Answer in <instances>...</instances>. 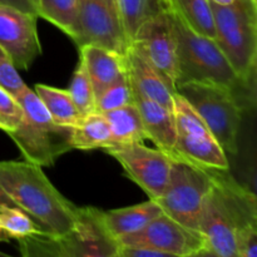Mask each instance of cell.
Listing matches in <instances>:
<instances>
[{
  "mask_svg": "<svg viewBox=\"0 0 257 257\" xmlns=\"http://www.w3.org/2000/svg\"><path fill=\"white\" fill-rule=\"evenodd\" d=\"M37 15L0 3V47L17 69H29L42 54Z\"/></svg>",
  "mask_w": 257,
  "mask_h": 257,
  "instance_id": "obj_13",
  "label": "cell"
},
{
  "mask_svg": "<svg viewBox=\"0 0 257 257\" xmlns=\"http://www.w3.org/2000/svg\"><path fill=\"white\" fill-rule=\"evenodd\" d=\"M135 103L133 88L127 72L118 78L115 82L108 85L102 93L95 97V112L107 113L117 108Z\"/></svg>",
  "mask_w": 257,
  "mask_h": 257,
  "instance_id": "obj_26",
  "label": "cell"
},
{
  "mask_svg": "<svg viewBox=\"0 0 257 257\" xmlns=\"http://www.w3.org/2000/svg\"><path fill=\"white\" fill-rule=\"evenodd\" d=\"M79 57L84 60L95 97L127 72L124 54L114 50L83 45L79 47Z\"/></svg>",
  "mask_w": 257,
  "mask_h": 257,
  "instance_id": "obj_17",
  "label": "cell"
},
{
  "mask_svg": "<svg viewBox=\"0 0 257 257\" xmlns=\"http://www.w3.org/2000/svg\"><path fill=\"white\" fill-rule=\"evenodd\" d=\"M177 39V87L198 82L221 87L232 93L243 110L255 105V85L241 79L217 43L193 32L168 8Z\"/></svg>",
  "mask_w": 257,
  "mask_h": 257,
  "instance_id": "obj_3",
  "label": "cell"
},
{
  "mask_svg": "<svg viewBox=\"0 0 257 257\" xmlns=\"http://www.w3.org/2000/svg\"><path fill=\"white\" fill-rule=\"evenodd\" d=\"M124 58L133 92L172 110L176 92L163 79L162 75L132 45H128Z\"/></svg>",
  "mask_w": 257,
  "mask_h": 257,
  "instance_id": "obj_15",
  "label": "cell"
},
{
  "mask_svg": "<svg viewBox=\"0 0 257 257\" xmlns=\"http://www.w3.org/2000/svg\"><path fill=\"white\" fill-rule=\"evenodd\" d=\"M18 241H19L22 257H44L42 255V252L38 250L35 243L33 242L30 236H28V237H24V238H20V240Z\"/></svg>",
  "mask_w": 257,
  "mask_h": 257,
  "instance_id": "obj_32",
  "label": "cell"
},
{
  "mask_svg": "<svg viewBox=\"0 0 257 257\" xmlns=\"http://www.w3.org/2000/svg\"><path fill=\"white\" fill-rule=\"evenodd\" d=\"M211 186L201 213L206 247L221 257H240L238 240L257 230V198L228 171L210 170Z\"/></svg>",
  "mask_w": 257,
  "mask_h": 257,
  "instance_id": "obj_1",
  "label": "cell"
},
{
  "mask_svg": "<svg viewBox=\"0 0 257 257\" xmlns=\"http://www.w3.org/2000/svg\"><path fill=\"white\" fill-rule=\"evenodd\" d=\"M103 115L109 124L115 145L143 143L147 140L140 110L135 103L103 113Z\"/></svg>",
  "mask_w": 257,
  "mask_h": 257,
  "instance_id": "obj_21",
  "label": "cell"
},
{
  "mask_svg": "<svg viewBox=\"0 0 257 257\" xmlns=\"http://www.w3.org/2000/svg\"><path fill=\"white\" fill-rule=\"evenodd\" d=\"M7 208H19L15 205L14 201L0 188V211L7 210Z\"/></svg>",
  "mask_w": 257,
  "mask_h": 257,
  "instance_id": "obj_34",
  "label": "cell"
},
{
  "mask_svg": "<svg viewBox=\"0 0 257 257\" xmlns=\"http://www.w3.org/2000/svg\"><path fill=\"white\" fill-rule=\"evenodd\" d=\"M35 15L52 23L74 43L79 38L80 0H34Z\"/></svg>",
  "mask_w": 257,
  "mask_h": 257,
  "instance_id": "obj_19",
  "label": "cell"
},
{
  "mask_svg": "<svg viewBox=\"0 0 257 257\" xmlns=\"http://www.w3.org/2000/svg\"><path fill=\"white\" fill-rule=\"evenodd\" d=\"M78 48L97 45L124 54L128 40L117 9L107 0H80Z\"/></svg>",
  "mask_w": 257,
  "mask_h": 257,
  "instance_id": "obj_14",
  "label": "cell"
},
{
  "mask_svg": "<svg viewBox=\"0 0 257 257\" xmlns=\"http://www.w3.org/2000/svg\"><path fill=\"white\" fill-rule=\"evenodd\" d=\"M15 99L22 105L24 115L19 125L8 136L25 161L40 167H50L60 156L73 150V128L57 124L34 90L27 87Z\"/></svg>",
  "mask_w": 257,
  "mask_h": 257,
  "instance_id": "obj_4",
  "label": "cell"
},
{
  "mask_svg": "<svg viewBox=\"0 0 257 257\" xmlns=\"http://www.w3.org/2000/svg\"><path fill=\"white\" fill-rule=\"evenodd\" d=\"M130 45L162 75L176 92L178 75L177 39L167 7L138 28Z\"/></svg>",
  "mask_w": 257,
  "mask_h": 257,
  "instance_id": "obj_11",
  "label": "cell"
},
{
  "mask_svg": "<svg viewBox=\"0 0 257 257\" xmlns=\"http://www.w3.org/2000/svg\"><path fill=\"white\" fill-rule=\"evenodd\" d=\"M176 123V142L172 157L181 158L205 170L228 171L226 152L222 150L202 118L176 93L173 100Z\"/></svg>",
  "mask_w": 257,
  "mask_h": 257,
  "instance_id": "obj_9",
  "label": "cell"
},
{
  "mask_svg": "<svg viewBox=\"0 0 257 257\" xmlns=\"http://www.w3.org/2000/svg\"><path fill=\"white\" fill-rule=\"evenodd\" d=\"M70 145L73 150L92 151L108 150L114 147L110 127L102 113H90L83 117L82 122L73 128Z\"/></svg>",
  "mask_w": 257,
  "mask_h": 257,
  "instance_id": "obj_20",
  "label": "cell"
},
{
  "mask_svg": "<svg viewBox=\"0 0 257 257\" xmlns=\"http://www.w3.org/2000/svg\"><path fill=\"white\" fill-rule=\"evenodd\" d=\"M120 257H180L172 253L161 252V251L148 250V248L138 247H119Z\"/></svg>",
  "mask_w": 257,
  "mask_h": 257,
  "instance_id": "obj_31",
  "label": "cell"
},
{
  "mask_svg": "<svg viewBox=\"0 0 257 257\" xmlns=\"http://www.w3.org/2000/svg\"><path fill=\"white\" fill-rule=\"evenodd\" d=\"M0 188L45 235L59 237L77 222L79 207L53 186L40 166L28 161H0Z\"/></svg>",
  "mask_w": 257,
  "mask_h": 257,
  "instance_id": "obj_2",
  "label": "cell"
},
{
  "mask_svg": "<svg viewBox=\"0 0 257 257\" xmlns=\"http://www.w3.org/2000/svg\"><path fill=\"white\" fill-rule=\"evenodd\" d=\"M68 92H69L75 107L83 117L95 112L94 90H93L92 82H90L82 57H79V62H78L77 68L73 73Z\"/></svg>",
  "mask_w": 257,
  "mask_h": 257,
  "instance_id": "obj_25",
  "label": "cell"
},
{
  "mask_svg": "<svg viewBox=\"0 0 257 257\" xmlns=\"http://www.w3.org/2000/svg\"><path fill=\"white\" fill-rule=\"evenodd\" d=\"M119 247H138L183 257L206 246L205 238L166 213H161L140 231L117 240Z\"/></svg>",
  "mask_w": 257,
  "mask_h": 257,
  "instance_id": "obj_12",
  "label": "cell"
},
{
  "mask_svg": "<svg viewBox=\"0 0 257 257\" xmlns=\"http://www.w3.org/2000/svg\"><path fill=\"white\" fill-rule=\"evenodd\" d=\"M210 4L215 20V42L241 79L255 85L257 4L252 0H236L230 5Z\"/></svg>",
  "mask_w": 257,
  "mask_h": 257,
  "instance_id": "obj_5",
  "label": "cell"
},
{
  "mask_svg": "<svg viewBox=\"0 0 257 257\" xmlns=\"http://www.w3.org/2000/svg\"><path fill=\"white\" fill-rule=\"evenodd\" d=\"M0 3L7 5H12V7L23 10V12L32 13V14L35 15L34 0H0Z\"/></svg>",
  "mask_w": 257,
  "mask_h": 257,
  "instance_id": "obj_33",
  "label": "cell"
},
{
  "mask_svg": "<svg viewBox=\"0 0 257 257\" xmlns=\"http://www.w3.org/2000/svg\"><path fill=\"white\" fill-rule=\"evenodd\" d=\"M162 2H163V3H165V4H166V5H167V0H162Z\"/></svg>",
  "mask_w": 257,
  "mask_h": 257,
  "instance_id": "obj_40",
  "label": "cell"
},
{
  "mask_svg": "<svg viewBox=\"0 0 257 257\" xmlns=\"http://www.w3.org/2000/svg\"><path fill=\"white\" fill-rule=\"evenodd\" d=\"M107 2H109V3H112V4H113V5H114V7H115V4H114V0H107Z\"/></svg>",
  "mask_w": 257,
  "mask_h": 257,
  "instance_id": "obj_38",
  "label": "cell"
},
{
  "mask_svg": "<svg viewBox=\"0 0 257 257\" xmlns=\"http://www.w3.org/2000/svg\"><path fill=\"white\" fill-rule=\"evenodd\" d=\"M118 250H119V248H118ZM115 257H120V256H119V251H118L117 255H115Z\"/></svg>",
  "mask_w": 257,
  "mask_h": 257,
  "instance_id": "obj_39",
  "label": "cell"
},
{
  "mask_svg": "<svg viewBox=\"0 0 257 257\" xmlns=\"http://www.w3.org/2000/svg\"><path fill=\"white\" fill-rule=\"evenodd\" d=\"M114 4L128 44L146 20L167 7L162 0H114Z\"/></svg>",
  "mask_w": 257,
  "mask_h": 257,
  "instance_id": "obj_24",
  "label": "cell"
},
{
  "mask_svg": "<svg viewBox=\"0 0 257 257\" xmlns=\"http://www.w3.org/2000/svg\"><path fill=\"white\" fill-rule=\"evenodd\" d=\"M105 152L119 162L127 177L142 188L150 200L162 196L170 181L172 156L143 143L117 145Z\"/></svg>",
  "mask_w": 257,
  "mask_h": 257,
  "instance_id": "obj_10",
  "label": "cell"
},
{
  "mask_svg": "<svg viewBox=\"0 0 257 257\" xmlns=\"http://www.w3.org/2000/svg\"><path fill=\"white\" fill-rule=\"evenodd\" d=\"M237 251L240 257H257V230L245 233L238 240Z\"/></svg>",
  "mask_w": 257,
  "mask_h": 257,
  "instance_id": "obj_30",
  "label": "cell"
},
{
  "mask_svg": "<svg viewBox=\"0 0 257 257\" xmlns=\"http://www.w3.org/2000/svg\"><path fill=\"white\" fill-rule=\"evenodd\" d=\"M183 257H221V256H218L217 253L213 252L212 250H210L208 247L203 246V247H201L200 250L195 251V252L188 253V255H186Z\"/></svg>",
  "mask_w": 257,
  "mask_h": 257,
  "instance_id": "obj_35",
  "label": "cell"
},
{
  "mask_svg": "<svg viewBox=\"0 0 257 257\" xmlns=\"http://www.w3.org/2000/svg\"><path fill=\"white\" fill-rule=\"evenodd\" d=\"M162 212V208L156 201L148 200L130 207L100 210V220L110 237L117 241L123 236L140 231Z\"/></svg>",
  "mask_w": 257,
  "mask_h": 257,
  "instance_id": "obj_18",
  "label": "cell"
},
{
  "mask_svg": "<svg viewBox=\"0 0 257 257\" xmlns=\"http://www.w3.org/2000/svg\"><path fill=\"white\" fill-rule=\"evenodd\" d=\"M10 240H12V237L3 230H0V242H9Z\"/></svg>",
  "mask_w": 257,
  "mask_h": 257,
  "instance_id": "obj_36",
  "label": "cell"
},
{
  "mask_svg": "<svg viewBox=\"0 0 257 257\" xmlns=\"http://www.w3.org/2000/svg\"><path fill=\"white\" fill-rule=\"evenodd\" d=\"M176 93L185 98L202 118L226 153L236 155L238 152L243 108L232 93L198 82L181 83L176 87Z\"/></svg>",
  "mask_w": 257,
  "mask_h": 257,
  "instance_id": "obj_6",
  "label": "cell"
},
{
  "mask_svg": "<svg viewBox=\"0 0 257 257\" xmlns=\"http://www.w3.org/2000/svg\"><path fill=\"white\" fill-rule=\"evenodd\" d=\"M23 115L24 112L19 102L0 87V130L7 133L14 131L22 122Z\"/></svg>",
  "mask_w": 257,
  "mask_h": 257,
  "instance_id": "obj_29",
  "label": "cell"
},
{
  "mask_svg": "<svg viewBox=\"0 0 257 257\" xmlns=\"http://www.w3.org/2000/svg\"><path fill=\"white\" fill-rule=\"evenodd\" d=\"M44 257H115L117 241L110 237L100 220V210L79 207L72 230L59 237L45 233L30 236Z\"/></svg>",
  "mask_w": 257,
  "mask_h": 257,
  "instance_id": "obj_8",
  "label": "cell"
},
{
  "mask_svg": "<svg viewBox=\"0 0 257 257\" xmlns=\"http://www.w3.org/2000/svg\"><path fill=\"white\" fill-rule=\"evenodd\" d=\"M167 8L193 32L215 40V20L208 0H167Z\"/></svg>",
  "mask_w": 257,
  "mask_h": 257,
  "instance_id": "obj_23",
  "label": "cell"
},
{
  "mask_svg": "<svg viewBox=\"0 0 257 257\" xmlns=\"http://www.w3.org/2000/svg\"><path fill=\"white\" fill-rule=\"evenodd\" d=\"M210 186V170L173 157L167 187L160 198L153 201L158 203L163 213L181 225L198 231L203 202Z\"/></svg>",
  "mask_w": 257,
  "mask_h": 257,
  "instance_id": "obj_7",
  "label": "cell"
},
{
  "mask_svg": "<svg viewBox=\"0 0 257 257\" xmlns=\"http://www.w3.org/2000/svg\"><path fill=\"white\" fill-rule=\"evenodd\" d=\"M0 87L17 98L28 87L18 73L10 55L0 47Z\"/></svg>",
  "mask_w": 257,
  "mask_h": 257,
  "instance_id": "obj_28",
  "label": "cell"
},
{
  "mask_svg": "<svg viewBox=\"0 0 257 257\" xmlns=\"http://www.w3.org/2000/svg\"><path fill=\"white\" fill-rule=\"evenodd\" d=\"M0 257H14V256L7 255V253H4V252H2V251H0Z\"/></svg>",
  "mask_w": 257,
  "mask_h": 257,
  "instance_id": "obj_37",
  "label": "cell"
},
{
  "mask_svg": "<svg viewBox=\"0 0 257 257\" xmlns=\"http://www.w3.org/2000/svg\"><path fill=\"white\" fill-rule=\"evenodd\" d=\"M34 88V92L57 124L74 128L82 122L83 115L75 107L68 89L47 84H35Z\"/></svg>",
  "mask_w": 257,
  "mask_h": 257,
  "instance_id": "obj_22",
  "label": "cell"
},
{
  "mask_svg": "<svg viewBox=\"0 0 257 257\" xmlns=\"http://www.w3.org/2000/svg\"><path fill=\"white\" fill-rule=\"evenodd\" d=\"M0 230L15 240L44 233L39 226L20 208H7L0 211Z\"/></svg>",
  "mask_w": 257,
  "mask_h": 257,
  "instance_id": "obj_27",
  "label": "cell"
},
{
  "mask_svg": "<svg viewBox=\"0 0 257 257\" xmlns=\"http://www.w3.org/2000/svg\"><path fill=\"white\" fill-rule=\"evenodd\" d=\"M133 98L140 110L147 140L152 141L158 150L172 156L176 142V123L172 110L136 92H133Z\"/></svg>",
  "mask_w": 257,
  "mask_h": 257,
  "instance_id": "obj_16",
  "label": "cell"
}]
</instances>
